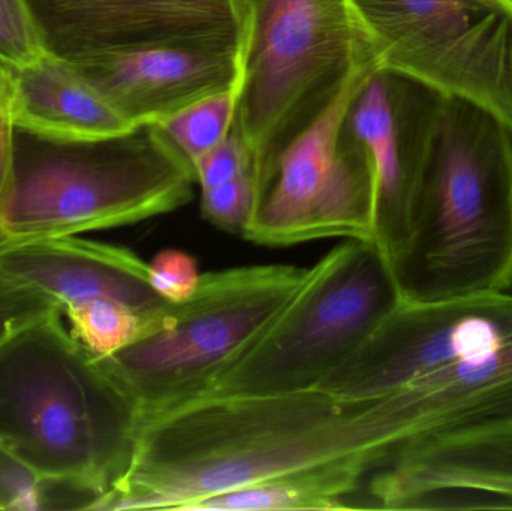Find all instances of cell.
<instances>
[{"label": "cell", "instance_id": "12", "mask_svg": "<svg viewBox=\"0 0 512 511\" xmlns=\"http://www.w3.org/2000/svg\"><path fill=\"white\" fill-rule=\"evenodd\" d=\"M445 93L387 66H375L349 102L345 126L366 146L375 168L373 243L390 263L409 210Z\"/></svg>", "mask_w": 512, "mask_h": 511}, {"label": "cell", "instance_id": "15", "mask_svg": "<svg viewBox=\"0 0 512 511\" xmlns=\"http://www.w3.org/2000/svg\"><path fill=\"white\" fill-rule=\"evenodd\" d=\"M11 71L15 128L62 144L108 140L134 128L65 57L53 53Z\"/></svg>", "mask_w": 512, "mask_h": 511}, {"label": "cell", "instance_id": "20", "mask_svg": "<svg viewBox=\"0 0 512 511\" xmlns=\"http://www.w3.org/2000/svg\"><path fill=\"white\" fill-rule=\"evenodd\" d=\"M62 314L59 303L0 269V344L27 324Z\"/></svg>", "mask_w": 512, "mask_h": 511}, {"label": "cell", "instance_id": "18", "mask_svg": "<svg viewBox=\"0 0 512 511\" xmlns=\"http://www.w3.org/2000/svg\"><path fill=\"white\" fill-rule=\"evenodd\" d=\"M53 54L29 0H0V63L23 69Z\"/></svg>", "mask_w": 512, "mask_h": 511}, {"label": "cell", "instance_id": "25", "mask_svg": "<svg viewBox=\"0 0 512 511\" xmlns=\"http://www.w3.org/2000/svg\"><path fill=\"white\" fill-rule=\"evenodd\" d=\"M505 2L510 3V5L512 6V0H505Z\"/></svg>", "mask_w": 512, "mask_h": 511}, {"label": "cell", "instance_id": "1", "mask_svg": "<svg viewBox=\"0 0 512 511\" xmlns=\"http://www.w3.org/2000/svg\"><path fill=\"white\" fill-rule=\"evenodd\" d=\"M391 270L403 300L512 290V129L445 95Z\"/></svg>", "mask_w": 512, "mask_h": 511}, {"label": "cell", "instance_id": "14", "mask_svg": "<svg viewBox=\"0 0 512 511\" xmlns=\"http://www.w3.org/2000/svg\"><path fill=\"white\" fill-rule=\"evenodd\" d=\"M72 63L134 126L161 122L240 81V57L212 51H134Z\"/></svg>", "mask_w": 512, "mask_h": 511}, {"label": "cell", "instance_id": "10", "mask_svg": "<svg viewBox=\"0 0 512 511\" xmlns=\"http://www.w3.org/2000/svg\"><path fill=\"white\" fill-rule=\"evenodd\" d=\"M51 51L75 62L101 54L192 50L242 59L243 0H29Z\"/></svg>", "mask_w": 512, "mask_h": 511}, {"label": "cell", "instance_id": "16", "mask_svg": "<svg viewBox=\"0 0 512 511\" xmlns=\"http://www.w3.org/2000/svg\"><path fill=\"white\" fill-rule=\"evenodd\" d=\"M352 497L345 485L327 477H277L219 492L192 511L345 510Z\"/></svg>", "mask_w": 512, "mask_h": 511}, {"label": "cell", "instance_id": "2", "mask_svg": "<svg viewBox=\"0 0 512 511\" xmlns=\"http://www.w3.org/2000/svg\"><path fill=\"white\" fill-rule=\"evenodd\" d=\"M62 317L0 344V452L36 479L87 492L95 507L128 473L143 414Z\"/></svg>", "mask_w": 512, "mask_h": 511}, {"label": "cell", "instance_id": "19", "mask_svg": "<svg viewBox=\"0 0 512 511\" xmlns=\"http://www.w3.org/2000/svg\"><path fill=\"white\" fill-rule=\"evenodd\" d=\"M256 180L254 171L201 191V213L207 221L227 233L243 236L254 212Z\"/></svg>", "mask_w": 512, "mask_h": 511}, {"label": "cell", "instance_id": "9", "mask_svg": "<svg viewBox=\"0 0 512 511\" xmlns=\"http://www.w3.org/2000/svg\"><path fill=\"white\" fill-rule=\"evenodd\" d=\"M512 347V293L399 305L318 389L370 398Z\"/></svg>", "mask_w": 512, "mask_h": 511}, {"label": "cell", "instance_id": "7", "mask_svg": "<svg viewBox=\"0 0 512 511\" xmlns=\"http://www.w3.org/2000/svg\"><path fill=\"white\" fill-rule=\"evenodd\" d=\"M381 66L486 108L512 129L505 0H349Z\"/></svg>", "mask_w": 512, "mask_h": 511}, {"label": "cell", "instance_id": "21", "mask_svg": "<svg viewBox=\"0 0 512 511\" xmlns=\"http://www.w3.org/2000/svg\"><path fill=\"white\" fill-rule=\"evenodd\" d=\"M195 182L203 189L228 182L240 174L254 171V156L248 141L234 120L227 137L192 164Z\"/></svg>", "mask_w": 512, "mask_h": 511}, {"label": "cell", "instance_id": "23", "mask_svg": "<svg viewBox=\"0 0 512 511\" xmlns=\"http://www.w3.org/2000/svg\"><path fill=\"white\" fill-rule=\"evenodd\" d=\"M12 99H14V77L11 69L0 63V216L14 189L15 167H17Z\"/></svg>", "mask_w": 512, "mask_h": 511}, {"label": "cell", "instance_id": "13", "mask_svg": "<svg viewBox=\"0 0 512 511\" xmlns=\"http://www.w3.org/2000/svg\"><path fill=\"white\" fill-rule=\"evenodd\" d=\"M0 269L56 300L69 323L107 306L155 314L168 303L150 285V264L143 258L75 236L0 239Z\"/></svg>", "mask_w": 512, "mask_h": 511}, {"label": "cell", "instance_id": "24", "mask_svg": "<svg viewBox=\"0 0 512 511\" xmlns=\"http://www.w3.org/2000/svg\"><path fill=\"white\" fill-rule=\"evenodd\" d=\"M41 480L0 452V510L41 509Z\"/></svg>", "mask_w": 512, "mask_h": 511}, {"label": "cell", "instance_id": "5", "mask_svg": "<svg viewBox=\"0 0 512 511\" xmlns=\"http://www.w3.org/2000/svg\"><path fill=\"white\" fill-rule=\"evenodd\" d=\"M307 272L255 264L203 273L189 299L168 303L143 336L99 360L143 419L194 401L264 335Z\"/></svg>", "mask_w": 512, "mask_h": 511}, {"label": "cell", "instance_id": "3", "mask_svg": "<svg viewBox=\"0 0 512 511\" xmlns=\"http://www.w3.org/2000/svg\"><path fill=\"white\" fill-rule=\"evenodd\" d=\"M236 120L256 191L360 72L381 65L349 0H243Z\"/></svg>", "mask_w": 512, "mask_h": 511}, {"label": "cell", "instance_id": "4", "mask_svg": "<svg viewBox=\"0 0 512 511\" xmlns=\"http://www.w3.org/2000/svg\"><path fill=\"white\" fill-rule=\"evenodd\" d=\"M69 146L63 155L17 158L0 239L29 242L138 224L194 198V168L156 123Z\"/></svg>", "mask_w": 512, "mask_h": 511}, {"label": "cell", "instance_id": "17", "mask_svg": "<svg viewBox=\"0 0 512 511\" xmlns=\"http://www.w3.org/2000/svg\"><path fill=\"white\" fill-rule=\"evenodd\" d=\"M237 89L201 99L156 123L189 164L218 146L233 128Z\"/></svg>", "mask_w": 512, "mask_h": 511}, {"label": "cell", "instance_id": "8", "mask_svg": "<svg viewBox=\"0 0 512 511\" xmlns=\"http://www.w3.org/2000/svg\"><path fill=\"white\" fill-rule=\"evenodd\" d=\"M378 66V65H376ZM372 68L348 84L324 116L277 158L258 191L243 237L262 246L375 236V168L345 126L352 96Z\"/></svg>", "mask_w": 512, "mask_h": 511}, {"label": "cell", "instance_id": "22", "mask_svg": "<svg viewBox=\"0 0 512 511\" xmlns=\"http://www.w3.org/2000/svg\"><path fill=\"white\" fill-rule=\"evenodd\" d=\"M150 285L158 296L170 303L185 302L195 293L201 275L194 257L179 251L165 249L150 261Z\"/></svg>", "mask_w": 512, "mask_h": 511}, {"label": "cell", "instance_id": "11", "mask_svg": "<svg viewBox=\"0 0 512 511\" xmlns=\"http://www.w3.org/2000/svg\"><path fill=\"white\" fill-rule=\"evenodd\" d=\"M366 486L369 509L512 510V414L417 438Z\"/></svg>", "mask_w": 512, "mask_h": 511}, {"label": "cell", "instance_id": "6", "mask_svg": "<svg viewBox=\"0 0 512 511\" xmlns=\"http://www.w3.org/2000/svg\"><path fill=\"white\" fill-rule=\"evenodd\" d=\"M400 300L381 249L369 240H343L309 267L303 284L264 335L197 399L315 389Z\"/></svg>", "mask_w": 512, "mask_h": 511}]
</instances>
